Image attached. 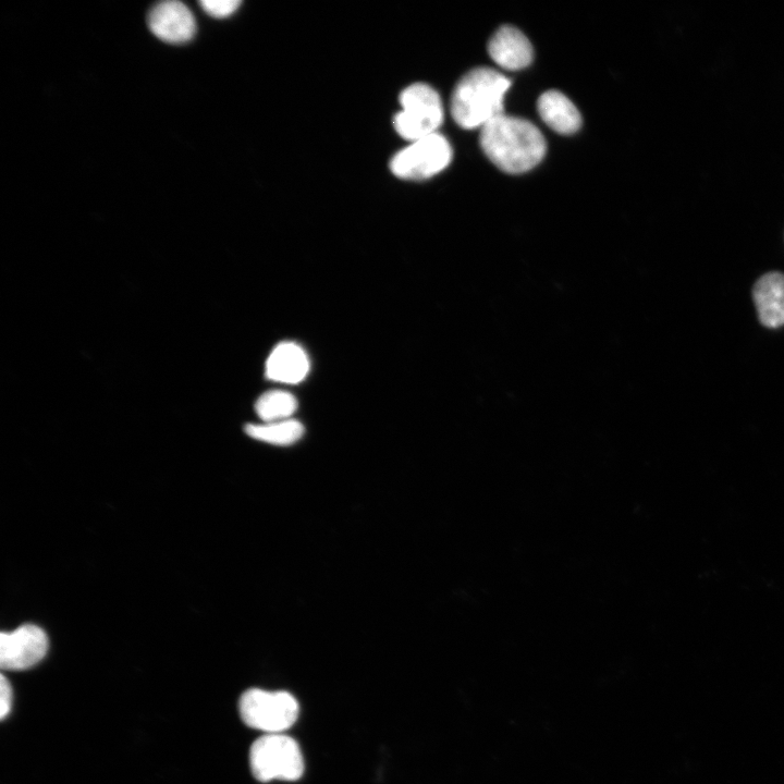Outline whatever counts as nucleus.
Segmentation results:
<instances>
[{
	"label": "nucleus",
	"instance_id": "nucleus-1",
	"mask_svg": "<svg viewBox=\"0 0 784 784\" xmlns=\"http://www.w3.org/2000/svg\"><path fill=\"white\" fill-rule=\"evenodd\" d=\"M480 146L499 169L522 173L537 166L546 154V140L531 122L504 113L480 128Z\"/></svg>",
	"mask_w": 784,
	"mask_h": 784
},
{
	"label": "nucleus",
	"instance_id": "nucleus-2",
	"mask_svg": "<svg viewBox=\"0 0 784 784\" xmlns=\"http://www.w3.org/2000/svg\"><path fill=\"white\" fill-rule=\"evenodd\" d=\"M511 82L490 68L467 72L456 84L451 98V113L463 128L483 127L503 114L504 95Z\"/></svg>",
	"mask_w": 784,
	"mask_h": 784
},
{
	"label": "nucleus",
	"instance_id": "nucleus-3",
	"mask_svg": "<svg viewBox=\"0 0 784 784\" xmlns=\"http://www.w3.org/2000/svg\"><path fill=\"white\" fill-rule=\"evenodd\" d=\"M249 767L259 782L295 781L304 771V760L297 743L282 733L265 734L249 750Z\"/></svg>",
	"mask_w": 784,
	"mask_h": 784
},
{
	"label": "nucleus",
	"instance_id": "nucleus-4",
	"mask_svg": "<svg viewBox=\"0 0 784 784\" xmlns=\"http://www.w3.org/2000/svg\"><path fill=\"white\" fill-rule=\"evenodd\" d=\"M238 711L243 722L249 727L266 734H278L294 724L299 707L294 696L287 691L250 688L241 696Z\"/></svg>",
	"mask_w": 784,
	"mask_h": 784
},
{
	"label": "nucleus",
	"instance_id": "nucleus-5",
	"mask_svg": "<svg viewBox=\"0 0 784 784\" xmlns=\"http://www.w3.org/2000/svg\"><path fill=\"white\" fill-rule=\"evenodd\" d=\"M402 110L394 117L396 132L408 140H417L433 133L443 120L438 93L427 84L416 83L400 95Z\"/></svg>",
	"mask_w": 784,
	"mask_h": 784
},
{
	"label": "nucleus",
	"instance_id": "nucleus-6",
	"mask_svg": "<svg viewBox=\"0 0 784 784\" xmlns=\"http://www.w3.org/2000/svg\"><path fill=\"white\" fill-rule=\"evenodd\" d=\"M451 159L450 143L441 134L433 133L400 150L392 158L390 168L401 179L422 180L442 171Z\"/></svg>",
	"mask_w": 784,
	"mask_h": 784
},
{
	"label": "nucleus",
	"instance_id": "nucleus-7",
	"mask_svg": "<svg viewBox=\"0 0 784 784\" xmlns=\"http://www.w3.org/2000/svg\"><path fill=\"white\" fill-rule=\"evenodd\" d=\"M48 637L39 626L24 624L0 635V666L20 671L34 666L48 651Z\"/></svg>",
	"mask_w": 784,
	"mask_h": 784
},
{
	"label": "nucleus",
	"instance_id": "nucleus-8",
	"mask_svg": "<svg viewBox=\"0 0 784 784\" xmlns=\"http://www.w3.org/2000/svg\"><path fill=\"white\" fill-rule=\"evenodd\" d=\"M148 26L159 39L170 44L189 41L196 32L191 10L181 1L170 0L156 4L148 14Z\"/></svg>",
	"mask_w": 784,
	"mask_h": 784
},
{
	"label": "nucleus",
	"instance_id": "nucleus-9",
	"mask_svg": "<svg viewBox=\"0 0 784 784\" xmlns=\"http://www.w3.org/2000/svg\"><path fill=\"white\" fill-rule=\"evenodd\" d=\"M490 58L502 69L520 70L532 60V47L527 37L513 26L500 27L488 42Z\"/></svg>",
	"mask_w": 784,
	"mask_h": 784
},
{
	"label": "nucleus",
	"instance_id": "nucleus-10",
	"mask_svg": "<svg viewBox=\"0 0 784 784\" xmlns=\"http://www.w3.org/2000/svg\"><path fill=\"white\" fill-rule=\"evenodd\" d=\"M752 298L760 322L768 328L784 324V274L771 271L760 277L752 287Z\"/></svg>",
	"mask_w": 784,
	"mask_h": 784
},
{
	"label": "nucleus",
	"instance_id": "nucleus-11",
	"mask_svg": "<svg viewBox=\"0 0 784 784\" xmlns=\"http://www.w3.org/2000/svg\"><path fill=\"white\" fill-rule=\"evenodd\" d=\"M308 370V357L294 342L278 344L266 362L267 378L279 382L297 383L306 377Z\"/></svg>",
	"mask_w": 784,
	"mask_h": 784
},
{
	"label": "nucleus",
	"instance_id": "nucleus-12",
	"mask_svg": "<svg viewBox=\"0 0 784 784\" xmlns=\"http://www.w3.org/2000/svg\"><path fill=\"white\" fill-rule=\"evenodd\" d=\"M537 109L543 122L556 133L573 134L581 125L575 105L558 90L543 93L537 101Z\"/></svg>",
	"mask_w": 784,
	"mask_h": 784
},
{
	"label": "nucleus",
	"instance_id": "nucleus-13",
	"mask_svg": "<svg viewBox=\"0 0 784 784\" xmlns=\"http://www.w3.org/2000/svg\"><path fill=\"white\" fill-rule=\"evenodd\" d=\"M245 432L259 441L277 445H289L299 440L304 426L295 419H285L264 424H248Z\"/></svg>",
	"mask_w": 784,
	"mask_h": 784
},
{
	"label": "nucleus",
	"instance_id": "nucleus-14",
	"mask_svg": "<svg viewBox=\"0 0 784 784\" xmlns=\"http://www.w3.org/2000/svg\"><path fill=\"white\" fill-rule=\"evenodd\" d=\"M296 408V397L290 392L281 390L261 394L255 404L257 415L265 422L290 419Z\"/></svg>",
	"mask_w": 784,
	"mask_h": 784
},
{
	"label": "nucleus",
	"instance_id": "nucleus-15",
	"mask_svg": "<svg viewBox=\"0 0 784 784\" xmlns=\"http://www.w3.org/2000/svg\"><path fill=\"white\" fill-rule=\"evenodd\" d=\"M199 4L209 15L213 17H226L233 14L240 7V0H201Z\"/></svg>",
	"mask_w": 784,
	"mask_h": 784
},
{
	"label": "nucleus",
	"instance_id": "nucleus-16",
	"mask_svg": "<svg viewBox=\"0 0 784 784\" xmlns=\"http://www.w3.org/2000/svg\"><path fill=\"white\" fill-rule=\"evenodd\" d=\"M13 693L10 682L4 675L0 679V718L4 720L11 711Z\"/></svg>",
	"mask_w": 784,
	"mask_h": 784
}]
</instances>
